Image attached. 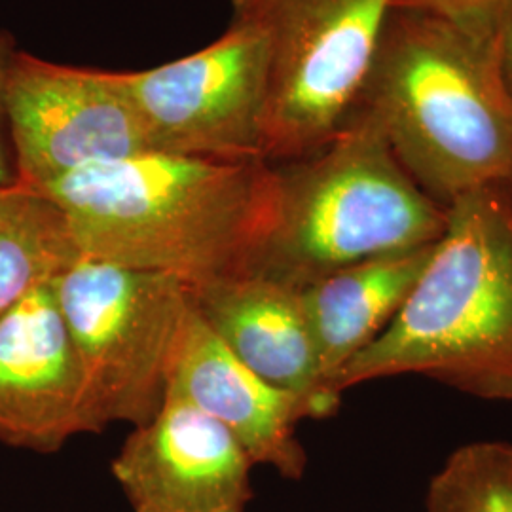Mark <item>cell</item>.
Segmentation results:
<instances>
[{"label":"cell","instance_id":"obj_1","mask_svg":"<svg viewBox=\"0 0 512 512\" xmlns=\"http://www.w3.org/2000/svg\"><path fill=\"white\" fill-rule=\"evenodd\" d=\"M37 194L61 211L80 255L198 287L253 272L274 222L275 171L266 160L141 152Z\"/></svg>","mask_w":512,"mask_h":512},{"label":"cell","instance_id":"obj_2","mask_svg":"<svg viewBox=\"0 0 512 512\" xmlns=\"http://www.w3.org/2000/svg\"><path fill=\"white\" fill-rule=\"evenodd\" d=\"M353 116L380 129L442 207L478 188H512V99L495 48L442 19L393 8Z\"/></svg>","mask_w":512,"mask_h":512},{"label":"cell","instance_id":"obj_3","mask_svg":"<svg viewBox=\"0 0 512 512\" xmlns=\"http://www.w3.org/2000/svg\"><path fill=\"white\" fill-rule=\"evenodd\" d=\"M423 376L512 403V188H478L446 207L423 274L384 332L332 380V393Z\"/></svg>","mask_w":512,"mask_h":512},{"label":"cell","instance_id":"obj_4","mask_svg":"<svg viewBox=\"0 0 512 512\" xmlns=\"http://www.w3.org/2000/svg\"><path fill=\"white\" fill-rule=\"evenodd\" d=\"M274 171V222L251 274L298 291L370 258L433 245L444 232L446 207L408 177L361 116Z\"/></svg>","mask_w":512,"mask_h":512},{"label":"cell","instance_id":"obj_5","mask_svg":"<svg viewBox=\"0 0 512 512\" xmlns=\"http://www.w3.org/2000/svg\"><path fill=\"white\" fill-rule=\"evenodd\" d=\"M395 0H232L255 29L268 69L264 158L325 147L353 114Z\"/></svg>","mask_w":512,"mask_h":512},{"label":"cell","instance_id":"obj_6","mask_svg":"<svg viewBox=\"0 0 512 512\" xmlns=\"http://www.w3.org/2000/svg\"><path fill=\"white\" fill-rule=\"evenodd\" d=\"M59 308L86 376L95 431L139 427L164 403L167 374L190 310L175 275L78 255L55 275Z\"/></svg>","mask_w":512,"mask_h":512},{"label":"cell","instance_id":"obj_7","mask_svg":"<svg viewBox=\"0 0 512 512\" xmlns=\"http://www.w3.org/2000/svg\"><path fill=\"white\" fill-rule=\"evenodd\" d=\"M122 76L150 152L266 160V54L247 23L230 19L202 50Z\"/></svg>","mask_w":512,"mask_h":512},{"label":"cell","instance_id":"obj_8","mask_svg":"<svg viewBox=\"0 0 512 512\" xmlns=\"http://www.w3.org/2000/svg\"><path fill=\"white\" fill-rule=\"evenodd\" d=\"M6 114L18 184L33 192L78 169L150 152L122 71L61 65L18 50Z\"/></svg>","mask_w":512,"mask_h":512},{"label":"cell","instance_id":"obj_9","mask_svg":"<svg viewBox=\"0 0 512 512\" xmlns=\"http://www.w3.org/2000/svg\"><path fill=\"white\" fill-rule=\"evenodd\" d=\"M253 461L220 423L175 393L112 461L133 512H245Z\"/></svg>","mask_w":512,"mask_h":512},{"label":"cell","instance_id":"obj_10","mask_svg":"<svg viewBox=\"0 0 512 512\" xmlns=\"http://www.w3.org/2000/svg\"><path fill=\"white\" fill-rule=\"evenodd\" d=\"M82 433L97 431L54 275L0 319V442L52 454Z\"/></svg>","mask_w":512,"mask_h":512},{"label":"cell","instance_id":"obj_11","mask_svg":"<svg viewBox=\"0 0 512 512\" xmlns=\"http://www.w3.org/2000/svg\"><path fill=\"white\" fill-rule=\"evenodd\" d=\"M165 393L183 397L220 421L255 465H270L291 480L304 476L308 456L296 425L315 418L313 406L239 363L207 327L194 302L171 359Z\"/></svg>","mask_w":512,"mask_h":512},{"label":"cell","instance_id":"obj_12","mask_svg":"<svg viewBox=\"0 0 512 512\" xmlns=\"http://www.w3.org/2000/svg\"><path fill=\"white\" fill-rule=\"evenodd\" d=\"M207 327L258 378L306 399L315 418L340 401L323 389L319 357L302 293L270 277L232 275L190 287Z\"/></svg>","mask_w":512,"mask_h":512},{"label":"cell","instance_id":"obj_13","mask_svg":"<svg viewBox=\"0 0 512 512\" xmlns=\"http://www.w3.org/2000/svg\"><path fill=\"white\" fill-rule=\"evenodd\" d=\"M433 245L370 258L300 291L317 348L323 389L332 399L340 401L330 389L332 380L403 308L433 253Z\"/></svg>","mask_w":512,"mask_h":512},{"label":"cell","instance_id":"obj_14","mask_svg":"<svg viewBox=\"0 0 512 512\" xmlns=\"http://www.w3.org/2000/svg\"><path fill=\"white\" fill-rule=\"evenodd\" d=\"M78 255L61 211L40 194L16 217L0 222V319L29 289L61 274Z\"/></svg>","mask_w":512,"mask_h":512},{"label":"cell","instance_id":"obj_15","mask_svg":"<svg viewBox=\"0 0 512 512\" xmlns=\"http://www.w3.org/2000/svg\"><path fill=\"white\" fill-rule=\"evenodd\" d=\"M425 512H512V444L459 446L431 478Z\"/></svg>","mask_w":512,"mask_h":512},{"label":"cell","instance_id":"obj_16","mask_svg":"<svg viewBox=\"0 0 512 512\" xmlns=\"http://www.w3.org/2000/svg\"><path fill=\"white\" fill-rule=\"evenodd\" d=\"M393 8L442 19L461 33L495 48L512 0H395Z\"/></svg>","mask_w":512,"mask_h":512},{"label":"cell","instance_id":"obj_17","mask_svg":"<svg viewBox=\"0 0 512 512\" xmlns=\"http://www.w3.org/2000/svg\"><path fill=\"white\" fill-rule=\"evenodd\" d=\"M16 40L8 31H0V188L18 186V173L14 152L8 133V114H6V93L14 57L18 54Z\"/></svg>","mask_w":512,"mask_h":512},{"label":"cell","instance_id":"obj_18","mask_svg":"<svg viewBox=\"0 0 512 512\" xmlns=\"http://www.w3.org/2000/svg\"><path fill=\"white\" fill-rule=\"evenodd\" d=\"M495 59L501 80L512 99V8L495 42Z\"/></svg>","mask_w":512,"mask_h":512},{"label":"cell","instance_id":"obj_19","mask_svg":"<svg viewBox=\"0 0 512 512\" xmlns=\"http://www.w3.org/2000/svg\"><path fill=\"white\" fill-rule=\"evenodd\" d=\"M37 192L25 188V186H12V188H0V222L16 217L19 211L31 202V198Z\"/></svg>","mask_w":512,"mask_h":512}]
</instances>
